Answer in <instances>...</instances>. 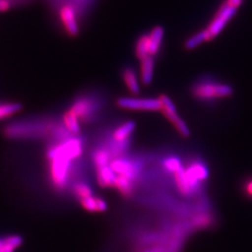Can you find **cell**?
I'll list each match as a JSON object with an SVG mask.
<instances>
[{
    "instance_id": "cell-6",
    "label": "cell",
    "mask_w": 252,
    "mask_h": 252,
    "mask_svg": "<svg viewBox=\"0 0 252 252\" xmlns=\"http://www.w3.org/2000/svg\"><path fill=\"white\" fill-rule=\"evenodd\" d=\"M109 165L116 175L124 176L132 181H135L139 176L140 165L138 162H134L131 159L124 157H115L112 158Z\"/></svg>"
},
{
    "instance_id": "cell-26",
    "label": "cell",
    "mask_w": 252,
    "mask_h": 252,
    "mask_svg": "<svg viewBox=\"0 0 252 252\" xmlns=\"http://www.w3.org/2000/svg\"><path fill=\"white\" fill-rule=\"evenodd\" d=\"M212 218L208 214H200L192 220V225L196 229H206L212 224Z\"/></svg>"
},
{
    "instance_id": "cell-2",
    "label": "cell",
    "mask_w": 252,
    "mask_h": 252,
    "mask_svg": "<svg viewBox=\"0 0 252 252\" xmlns=\"http://www.w3.org/2000/svg\"><path fill=\"white\" fill-rule=\"evenodd\" d=\"M54 126L45 127L44 125L35 122H22L18 124H12L5 127L4 134L10 138H24V137H36L38 135H44L45 133L52 134Z\"/></svg>"
},
{
    "instance_id": "cell-1",
    "label": "cell",
    "mask_w": 252,
    "mask_h": 252,
    "mask_svg": "<svg viewBox=\"0 0 252 252\" xmlns=\"http://www.w3.org/2000/svg\"><path fill=\"white\" fill-rule=\"evenodd\" d=\"M47 159L52 185L57 190H63L70 179L73 160L61 153L55 144L48 149Z\"/></svg>"
},
{
    "instance_id": "cell-10",
    "label": "cell",
    "mask_w": 252,
    "mask_h": 252,
    "mask_svg": "<svg viewBox=\"0 0 252 252\" xmlns=\"http://www.w3.org/2000/svg\"><path fill=\"white\" fill-rule=\"evenodd\" d=\"M135 124L133 121H128L123 125L118 126L112 133V139L116 143V148L114 149L115 153H121L125 150L127 141L130 139V136L135 131Z\"/></svg>"
},
{
    "instance_id": "cell-5",
    "label": "cell",
    "mask_w": 252,
    "mask_h": 252,
    "mask_svg": "<svg viewBox=\"0 0 252 252\" xmlns=\"http://www.w3.org/2000/svg\"><path fill=\"white\" fill-rule=\"evenodd\" d=\"M118 107L130 110L156 111L161 110L162 105L159 98H137V97H120L117 99Z\"/></svg>"
},
{
    "instance_id": "cell-4",
    "label": "cell",
    "mask_w": 252,
    "mask_h": 252,
    "mask_svg": "<svg viewBox=\"0 0 252 252\" xmlns=\"http://www.w3.org/2000/svg\"><path fill=\"white\" fill-rule=\"evenodd\" d=\"M159 99H160L161 105H162L161 111H162V114L171 122L173 126H175L176 129L179 131L180 135L186 136V137L189 136L190 134L189 127L177 113V108H176L175 104L173 103V101L165 94H162L159 97Z\"/></svg>"
},
{
    "instance_id": "cell-20",
    "label": "cell",
    "mask_w": 252,
    "mask_h": 252,
    "mask_svg": "<svg viewBox=\"0 0 252 252\" xmlns=\"http://www.w3.org/2000/svg\"><path fill=\"white\" fill-rule=\"evenodd\" d=\"M112 160V155L110 151L107 148H99L95 150L93 154V162L95 165V168H100L108 165Z\"/></svg>"
},
{
    "instance_id": "cell-22",
    "label": "cell",
    "mask_w": 252,
    "mask_h": 252,
    "mask_svg": "<svg viewBox=\"0 0 252 252\" xmlns=\"http://www.w3.org/2000/svg\"><path fill=\"white\" fill-rule=\"evenodd\" d=\"M23 106L18 102H6L0 103V120L13 116L18 113Z\"/></svg>"
},
{
    "instance_id": "cell-15",
    "label": "cell",
    "mask_w": 252,
    "mask_h": 252,
    "mask_svg": "<svg viewBox=\"0 0 252 252\" xmlns=\"http://www.w3.org/2000/svg\"><path fill=\"white\" fill-rule=\"evenodd\" d=\"M81 207L89 212H105L108 209V204L103 198L92 195L87 198L81 199Z\"/></svg>"
},
{
    "instance_id": "cell-3",
    "label": "cell",
    "mask_w": 252,
    "mask_h": 252,
    "mask_svg": "<svg viewBox=\"0 0 252 252\" xmlns=\"http://www.w3.org/2000/svg\"><path fill=\"white\" fill-rule=\"evenodd\" d=\"M192 94L199 99H213L230 96L233 94V88L224 83H219L214 81H202L193 87Z\"/></svg>"
},
{
    "instance_id": "cell-7",
    "label": "cell",
    "mask_w": 252,
    "mask_h": 252,
    "mask_svg": "<svg viewBox=\"0 0 252 252\" xmlns=\"http://www.w3.org/2000/svg\"><path fill=\"white\" fill-rule=\"evenodd\" d=\"M235 12L236 9L229 6L227 3L220 7V9L217 12L215 18L211 22L209 27H207V32L211 39L220 33V31L225 27L226 24L234 17Z\"/></svg>"
},
{
    "instance_id": "cell-27",
    "label": "cell",
    "mask_w": 252,
    "mask_h": 252,
    "mask_svg": "<svg viewBox=\"0 0 252 252\" xmlns=\"http://www.w3.org/2000/svg\"><path fill=\"white\" fill-rule=\"evenodd\" d=\"M162 165L165 170L173 173V174L176 173L178 170H180V168L182 167L180 159L177 157H174V156L166 158L162 162Z\"/></svg>"
},
{
    "instance_id": "cell-30",
    "label": "cell",
    "mask_w": 252,
    "mask_h": 252,
    "mask_svg": "<svg viewBox=\"0 0 252 252\" xmlns=\"http://www.w3.org/2000/svg\"><path fill=\"white\" fill-rule=\"evenodd\" d=\"M242 1H243V0H227V1H226V3H227L229 6H231V7H233V8L237 9V8L241 5Z\"/></svg>"
},
{
    "instance_id": "cell-9",
    "label": "cell",
    "mask_w": 252,
    "mask_h": 252,
    "mask_svg": "<svg viewBox=\"0 0 252 252\" xmlns=\"http://www.w3.org/2000/svg\"><path fill=\"white\" fill-rule=\"evenodd\" d=\"M59 18L69 36H77L80 32V27L77 18V11L74 6L64 4L59 9Z\"/></svg>"
},
{
    "instance_id": "cell-13",
    "label": "cell",
    "mask_w": 252,
    "mask_h": 252,
    "mask_svg": "<svg viewBox=\"0 0 252 252\" xmlns=\"http://www.w3.org/2000/svg\"><path fill=\"white\" fill-rule=\"evenodd\" d=\"M117 175L112 170L110 165L96 168V180L101 187H114Z\"/></svg>"
},
{
    "instance_id": "cell-23",
    "label": "cell",
    "mask_w": 252,
    "mask_h": 252,
    "mask_svg": "<svg viewBox=\"0 0 252 252\" xmlns=\"http://www.w3.org/2000/svg\"><path fill=\"white\" fill-rule=\"evenodd\" d=\"M135 55L141 60L150 55V45H149V35H142L136 41L135 44Z\"/></svg>"
},
{
    "instance_id": "cell-8",
    "label": "cell",
    "mask_w": 252,
    "mask_h": 252,
    "mask_svg": "<svg viewBox=\"0 0 252 252\" xmlns=\"http://www.w3.org/2000/svg\"><path fill=\"white\" fill-rule=\"evenodd\" d=\"M69 109L79 118L80 121L87 123L94 116L97 107L94 100L88 96H81L74 101Z\"/></svg>"
},
{
    "instance_id": "cell-31",
    "label": "cell",
    "mask_w": 252,
    "mask_h": 252,
    "mask_svg": "<svg viewBox=\"0 0 252 252\" xmlns=\"http://www.w3.org/2000/svg\"><path fill=\"white\" fill-rule=\"evenodd\" d=\"M156 252V251H153V252Z\"/></svg>"
},
{
    "instance_id": "cell-16",
    "label": "cell",
    "mask_w": 252,
    "mask_h": 252,
    "mask_svg": "<svg viewBox=\"0 0 252 252\" xmlns=\"http://www.w3.org/2000/svg\"><path fill=\"white\" fill-rule=\"evenodd\" d=\"M163 28L162 27H155L150 32L149 35V45H150V55L153 56L158 54L163 38Z\"/></svg>"
},
{
    "instance_id": "cell-12",
    "label": "cell",
    "mask_w": 252,
    "mask_h": 252,
    "mask_svg": "<svg viewBox=\"0 0 252 252\" xmlns=\"http://www.w3.org/2000/svg\"><path fill=\"white\" fill-rule=\"evenodd\" d=\"M190 181L200 188V184L207 180L208 171L207 166L201 162H192L185 168Z\"/></svg>"
},
{
    "instance_id": "cell-25",
    "label": "cell",
    "mask_w": 252,
    "mask_h": 252,
    "mask_svg": "<svg viewBox=\"0 0 252 252\" xmlns=\"http://www.w3.org/2000/svg\"><path fill=\"white\" fill-rule=\"evenodd\" d=\"M74 195L79 199L87 198L93 195V189L90 186L85 182H76L72 187Z\"/></svg>"
},
{
    "instance_id": "cell-14",
    "label": "cell",
    "mask_w": 252,
    "mask_h": 252,
    "mask_svg": "<svg viewBox=\"0 0 252 252\" xmlns=\"http://www.w3.org/2000/svg\"><path fill=\"white\" fill-rule=\"evenodd\" d=\"M154 57L147 56L140 60V79L145 85H149L153 79Z\"/></svg>"
},
{
    "instance_id": "cell-21",
    "label": "cell",
    "mask_w": 252,
    "mask_h": 252,
    "mask_svg": "<svg viewBox=\"0 0 252 252\" xmlns=\"http://www.w3.org/2000/svg\"><path fill=\"white\" fill-rule=\"evenodd\" d=\"M114 187L121 192L125 197H129L132 195L133 190H134V181H132L129 179H127L124 176L117 175L116 180H115V185Z\"/></svg>"
},
{
    "instance_id": "cell-29",
    "label": "cell",
    "mask_w": 252,
    "mask_h": 252,
    "mask_svg": "<svg viewBox=\"0 0 252 252\" xmlns=\"http://www.w3.org/2000/svg\"><path fill=\"white\" fill-rule=\"evenodd\" d=\"M11 7L10 0H0V12H5Z\"/></svg>"
},
{
    "instance_id": "cell-28",
    "label": "cell",
    "mask_w": 252,
    "mask_h": 252,
    "mask_svg": "<svg viewBox=\"0 0 252 252\" xmlns=\"http://www.w3.org/2000/svg\"><path fill=\"white\" fill-rule=\"evenodd\" d=\"M244 193L248 198L252 199V179L247 180L244 184Z\"/></svg>"
},
{
    "instance_id": "cell-19",
    "label": "cell",
    "mask_w": 252,
    "mask_h": 252,
    "mask_svg": "<svg viewBox=\"0 0 252 252\" xmlns=\"http://www.w3.org/2000/svg\"><path fill=\"white\" fill-rule=\"evenodd\" d=\"M63 126L72 134L78 135L81 132L80 120L77 117L70 109L66 110L63 114Z\"/></svg>"
},
{
    "instance_id": "cell-24",
    "label": "cell",
    "mask_w": 252,
    "mask_h": 252,
    "mask_svg": "<svg viewBox=\"0 0 252 252\" xmlns=\"http://www.w3.org/2000/svg\"><path fill=\"white\" fill-rule=\"evenodd\" d=\"M210 39H211L210 36L206 29V30L198 32L197 34L188 38L187 41L185 42V48L188 50H192V49H195L196 47H198L199 45H201L203 42L210 40Z\"/></svg>"
},
{
    "instance_id": "cell-17",
    "label": "cell",
    "mask_w": 252,
    "mask_h": 252,
    "mask_svg": "<svg viewBox=\"0 0 252 252\" xmlns=\"http://www.w3.org/2000/svg\"><path fill=\"white\" fill-rule=\"evenodd\" d=\"M123 80L126 83L127 89L132 94L137 95L140 93V85L135 70L131 67H126L123 71Z\"/></svg>"
},
{
    "instance_id": "cell-11",
    "label": "cell",
    "mask_w": 252,
    "mask_h": 252,
    "mask_svg": "<svg viewBox=\"0 0 252 252\" xmlns=\"http://www.w3.org/2000/svg\"><path fill=\"white\" fill-rule=\"evenodd\" d=\"M175 183L177 185L178 190L184 196H191L199 189V187L195 186L188 177L185 168L182 166L180 170L174 173Z\"/></svg>"
},
{
    "instance_id": "cell-18",
    "label": "cell",
    "mask_w": 252,
    "mask_h": 252,
    "mask_svg": "<svg viewBox=\"0 0 252 252\" xmlns=\"http://www.w3.org/2000/svg\"><path fill=\"white\" fill-rule=\"evenodd\" d=\"M23 244V237L12 234L0 238V252H14Z\"/></svg>"
}]
</instances>
